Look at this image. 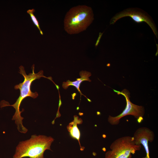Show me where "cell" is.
Segmentation results:
<instances>
[{
    "mask_svg": "<svg viewBox=\"0 0 158 158\" xmlns=\"http://www.w3.org/2000/svg\"><path fill=\"white\" fill-rule=\"evenodd\" d=\"M34 64L32 67V73L27 75L25 71L24 67L21 66L19 67V73L24 77V80L22 83L16 85L14 86L15 89H19L20 91V95L15 103L12 105H6V106H11L13 107L15 109V112L13 116L12 120L15 121V123L17 126V129L20 132L26 133L28 131L27 129L23 125V118L21 116V113L24 110L20 111V107L23 100L28 97H31L33 98H36L38 96V93L35 92H32L30 90V87L33 81L37 79H40L41 77L47 78L51 80L54 83L51 77H47L43 75V71H40L37 73L34 72Z\"/></svg>",
    "mask_w": 158,
    "mask_h": 158,
    "instance_id": "cell-1",
    "label": "cell"
},
{
    "mask_svg": "<svg viewBox=\"0 0 158 158\" xmlns=\"http://www.w3.org/2000/svg\"><path fill=\"white\" fill-rule=\"evenodd\" d=\"M94 19L92 10L86 5H78L71 8L64 20V29L69 34H76L85 30Z\"/></svg>",
    "mask_w": 158,
    "mask_h": 158,
    "instance_id": "cell-2",
    "label": "cell"
},
{
    "mask_svg": "<svg viewBox=\"0 0 158 158\" xmlns=\"http://www.w3.org/2000/svg\"><path fill=\"white\" fill-rule=\"evenodd\" d=\"M54 139L43 135H33L29 140L19 142L16 148L13 158H44V153L50 146Z\"/></svg>",
    "mask_w": 158,
    "mask_h": 158,
    "instance_id": "cell-3",
    "label": "cell"
},
{
    "mask_svg": "<svg viewBox=\"0 0 158 158\" xmlns=\"http://www.w3.org/2000/svg\"><path fill=\"white\" fill-rule=\"evenodd\" d=\"M141 147V145L135 144L133 137H121L112 143L110 150L105 153V158H131L132 154L140 150Z\"/></svg>",
    "mask_w": 158,
    "mask_h": 158,
    "instance_id": "cell-4",
    "label": "cell"
},
{
    "mask_svg": "<svg viewBox=\"0 0 158 158\" xmlns=\"http://www.w3.org/2000/svg\"><path fill=\"white\" fill-rule=\"evenodd\" d=\"M114 91L118 95H121L125 97L126 101V106L125 109L119 115L112 116L109 115L108 118L109 123L112 125H118L120 120L123 117L128 115H131L134 117L139 123L143 120V116L145 114V109L144 107L139 106L133 103L130 100V93L129 91L124 89L121 91L113 89Z\"/></svg>",
    "mask_w": 158,
    "mask_h": 158,
    "instance_id": "cell-5",
    "label": "cell"
},
{
    "mask_svg": "<svg viewBox=\"0 0 158 158\" xmlns=\"http://www.w3.org/2000/svg\"><path fill=\"white\" fill-rule=\"evenodd\" d=\"M127 16L130 17L136 23H146L151 28L156 38H158L157 29L152 17L146 12L139 8H128L117 13L111 19L110 24L113 25L120 18Z\"/></svg>",
    "mask_w": 158,
    "mask_h": 158,
    "instance_id": "cell-6",
    "label": "cell"
},
{
    "mask_svg": "<svg viewBox=\"0 0 158 158\" xmlns=\"http://www.w3.org/2000/svg\"><path fill=\"white\" fill-rule=\"evenodd\" d=\"M154 133L150 129L146 127H141L137 129L133 137L136 145H142L145 151L146 155L142 158H150L148 146V142H152L154 139Z\"/></svg>",
    "mask_w": 158,
    "mask_h": 158,
    "instance_id": "cell-7",
    "label": "cell"
},
{
    "mask_svg": "<svg viewBox=\"0 0 158 158\" xmlns=\"http://www.w3.org/2000/svg\"><path fill=\"white\" fill-rule=\"evenodd\" d=\"M80 75L81 76L80 78L76 79V80L71 82L69 80H67L66 82H63L62 84V87L64 89H66L70 85L74 86L76 87L78 91L80 92L81 96V95H84L80 91L79 87L81 83L84 81H87L91 82V80L89 79V77L91 76V73L89 72L85 71H82L80 73ZM85 97H86L84 95ZM87 98V97H86ZM88 101L91 102V101L87 98Z\"/></svg>",
    "mask_w": 158,
    "mask_h": 158,
    "instance_id": "cell-8",
    "label": "cell"
},
{
    "mask_svg": "<svg viewBox=\"0 0 158 158\" xmlns=\"http://www.w3.org/2000/svg\"><path fill=\"white\" fill-rule=\"evenodd\" d=\"M83 122L82 119L78 118V117L75 115L74 116V120L70 123L67 126V129L69 132L70 135L72 138L77 139L80 144V149L83 150V147H81L80 142V133L77 124H81Z\"/></svg>",
    "mask_w": 158,
    "mask_h": 158,
    "instance_id": "cell-9",
    "label": "cell"
},
{
    "mask_svg": "<svg viewBox=\"0 0 158 158\" xmlns=\"http://www.w3.org/2000/svg\"><path fill=\"white\" fill-rule=\"evenodd\" d=\"M35 12V10L34 9H29L27 11V13L30 15L31 20H32L33 23L39 29L40 34H41L42 35H43V33L40 28L39 22L36 17L34 14V13Z\"/></svg>",
    "mask_w": 158,
    "mask_h": 158,
    "instance_id": "cell-10",
    "label": "cell"
}]
</instances>
